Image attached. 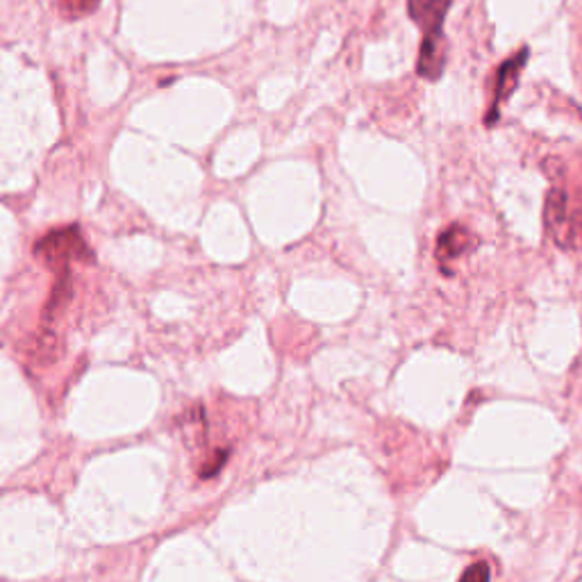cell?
Returning a JSON list of instances; mask_svg holds the SVG:
<instances>
[{"label":"cell","instance_id":"cell-3","mask_svg":"<svg viewBox=\"0 0 582 582\" xmlns=\"http://www.w3.org/2000/svg\"><path fill=\"white\" fill-rule=\"evenodd\" d=\"M34 253L42 257L49 266L57 268L60 274L62 271H68L71 260L92 257V253H89V248L81 235V230H77L75 225L53 230L51 235H46L42 242L36 244Z\"/></svg>","mask_w":582,"mask_h":582},{"label":"cell","instance_id":"cell-5","mask_svg":"<svg viewBox=\"0 0 582 582\" xmlns=\"http://www.w3.org/2000/svg\"><path fill=\"white\" fill-rule=\"evenodd\" d=\"M476 244L472 232L464 227V225H451L448 230H444L440 240H437V257L440 262H448L455 260L459 255H464L467 251H472Z\"/></svg>","mask_w":582,"mask_h":582},{"label":"cell","instance_id":"cell-7","mask_svg":"<svg viewBox=\"0 0 582 582\" xmlns=\"http://www.w3.org/2000/svg\"><path fill=\"white\" fill-rule=\"evenodd\" d=\"M459 582H489V567L487 562H476L467 571H464Z\"/></svg>","mask_w":582,"mask_h":582},{"label":"cell","instance_id":"cell-4","mask_svg":"<svg viewBox=\"0 0 582 582\" xmlns=\"http://www.w3.org/2000/svg\"><path fill=\"white\" fill-rule=\"evenodd\" d=\"M528 57H530V49L523 46L519 49V53H515L510 60L502 62L494 75V89H491V103L487 107V114H485V126L491 128L498 124L500 119V105L506 103L517 85H519V77H521V71L523 66L528 64Z\"/></svg>","mask_w":582,"mask_h":582},{"label":"cell","instance_id":"cell-1","mask_svg":"<svg viewBox=\"0 0 582 582\" xmlns=\"http://www.w3.org/2000/svg\"><path fill=\"white\" fill-rule=\"evenodd\" d=\"M453 0H408L410 19L423 30V42L416 60V75L437 83L446 68L444 21Z\"/></svg>","mask_w":582,"mask_h":582},{"label":"cell","instance_id":"cell-2","mask_svg":"<svg viewBox=\"0 0 582 582\" xmlns=\"http://www.w3.org/2000/svg\"><path fill=\"white\" fill-rule=\"evenodd\" d=\"M544 223L562 248H582V210L571 208L567 189L553 187L547 193Z\"/></svg>","mask_w":582,"mask_h":582},{"label":"cell","instance_id":"cell-6","mask_svg":"<svg viewBox=\"0 0 582 582\" xmlns=\"http://www.w3.org/2000/svg\"><path fill=\"white\" fill-rule=\"evenodd\" d=\"M98 6H100V0H60V12L64 19L75 21V19L94 14Z\"/></svg>","mask_w":582,"mask_h":582}]
</instances>
